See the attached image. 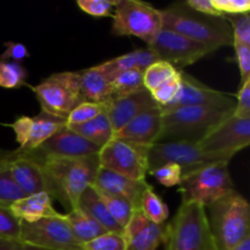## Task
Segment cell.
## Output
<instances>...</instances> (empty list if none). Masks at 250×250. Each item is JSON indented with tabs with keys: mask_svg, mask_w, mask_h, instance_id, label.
I'll return each instance as SVG.
<instances>
[{
	"mask_svg": "<svg viewBox=\"0 0 250 250\" xmlns=\"http://www.w3.org/2000/svg\"><path fill=\"white\" fill-rule=\"evenodd\" d=\"M39 160L45 176L46 193L68 211L77 208L81 194L93 185L100 167L98 155Z\"/></svg>",
	"mask_w": 250,
	"mask_h": 250,
	"instance_id": "obj_1",
	"label": "cell"
},
{
	"mask_svg": "<svg viewBox=\"0 0 250 250\" xmlns=\"http://www.w3.org/2000/svg\"><path fill=\"white\" fill-rule=\"evenodd\" d=\"M207 208L215 250H232L250 238V205L241 193L233 189Z\"/></svg>",
	"mask_w": 250,
	"mask_h": 250,
	"instance_id": "obj_2",
	"label": "cell"
},
{
	"mask_svg": "<svg viewBox=\"0 0 250 250\" xmlns=\"http://www.w3.org/2000/svg\"><path fill=\"white\" fill-rule=\"evenodd\" d=\"M163 28L171 29L192 41L220 49L233 45L232 29L226 19L212 17L193 11L185 2H175L161 10Z\"/></svg>",
	"mask_w": 250,
	"mask_h": 250,
	"instance_id": "obj_3",
	"label": "cell"
},
{
	"mask_svg": "<svg viewBox=\"0 0 250 250\" xmlns=\"http://www.w3.org/2000/svg\"><path fill=\"white\" fill-rule=\"evenodd\" d=\"M163 127L159 142H188L198 144L233 111L199 106L163 109ZM158 142V143H159Z\"/></svg>",
	"mask_w": 250,
	"mask_h": 250,
	"instance_id": "obj_4",
	"label": "cell"
},
{
	"mask_svg": "<svg viewBox=\"0 0 250 250\" xmlns=\"http://www.w3.org/2000/svg\"><path fill=\"white\" fill-rule=\"evenodd\" d=\"M165 250H215L207 209L199 204H181L167 224Z\"/></svg>",
	"mask_w": 250,
	"mask_h": 250,
	"instance_id": "obj_5",
	"label": "cell"
},
{
	"mask_svg": "<svg viewBox=\"0 0 250 250\" xmlns=\"http://www.w3.org/2000/svg\"><path fill=\"white\" fill-rule=\"evenodd\" d=\"M227 161L209 164L186 173L178 185L182 194L181 204H199L207 209L210 204L234 189Z\"/></svg>",
	"mask_w": 250,
	"mask_h": 250,
	"instance_id": "obj_6",
	"label": "cell"
},
{
	"mask_svg": "<svg viewBox=\"0 0 250 250\" xmlns=\"http://www.w3.org/2000/svg\"><path fill=\"white\" fill-rule=\"evenodd\" d=\"M114 36H133L151 45L163 29L161 10L138 0H116L112 14Z\"/></svg>",
	"mask_w": 250,
	"mask_h": 250,
	"instance_id": "obj_7",
	"label": "cell"
},
{
	"mask_svg": "<svg viewBox=\"0 0 250 250\" xmlns=\"http://www.w3.org/2000/svg\"><path fill=\"white\" fill-rule=\"evenodd\" d=\"M32 90L41 104V111L63 120L76 106L85 102L81 94L80 71L53 73L32 87Z\"/></svg>",
	"mask_w": 250,
	"mask_h": 250,
	"instance_id": "obj_8",
	"label": "cell"
},
{
	"mask_svg": "<svg viewBox=\"0 0 250 250\" xmlns=\"http://www.w3.org/2000/svg\"><path fill=\"white\" fill-rule=\"evenodd\" d=\"M232 159L226 155L207 153L198 144L188 142H159L150 146L148 154L149 172L164 164H176L186 173L220 161L229 163ZM148 172V173H149Z\"/></svg>",
	"mask_w": 250,
	"mask_h": 250,
	"instance_id": "obj_9",
	"label": "cell"
},
{
	"mask_svg": "<svg viewBox=\"0 0 250 250\" xmlns=\"http://www.w3.org/2000/svg\"><path fill=\"white\" fill-rule=\"evenodd\" d=\"M148 146L112 138L100 148L99 166L134 181H146L148 167Z\"/></svg>",
	"mask_w": 250,
	"mask_h": 250,
	"instance_id": "obj_10",
	"label": "cell"
},
{
	"mask_svg": "<svg viewBox=\"0 0 250 250\" xmlns=\"http://www.w3.org/2000/svg\"><path fill=\"white\" fill-rule=\"evenodd\" d=\"M20 243L41 250H83L65 220V214L33 224L22 222Z\"/></svg>",
	"mask_w": 250,
	"mask_h": 250,
	"instance_id": "obj_11",
	"label": "cell"
},
{
	"mask_svg": "<svg viewBox=\"0 0 250 250\" xmlns=\"http://www.w3.org/2000/svg\"><path fill=\"white\" fill-rule=\"evenodd\" d=\"M149 48L156 54L159 60L170 63L178 71L216 51V49L192 41L167 28L161 29Z\"/></svg>",
	"mask_w": 250,
	"mask_h": 250,
	"instance_id": "obj_12",
	"label": "cell"
},
{
	"mask_svg": "<svg viewBox=\"0 0 250 250\" xmlns=\"http://www.w3.org/2000/svg\"><path fill=\"white\" fill-rule=\"evenodd\" d=\"M250 144V117H237L233 114L212 129L198 143L207 153L233 158Z\"/></svg>",
	"mask_w": 250,
	"mask_h": 250,
	"instance_id": "obj_13",
	"label": "cell"
},
{
	"mask_svg": "<svg viewBox=\"0 0 250 250\" xmlns=\"http://www.w3.org/2000/svg\"><path fill=\"white\" fill-rule=\"evenodd\" d=\"M180 93L171 104L163 109H173L180 106H199L209 109L234 111L236 109V98L234 95L208 87L203 82L198 81L194 76L181 70ZM161 107V106H160Z\"/></svg>",
	"mask_w": 250,
	"mask_h": 250,
	"instance_id": "obj_14",
	"label": "cell"
},
{
	"mask_svg": "<svg viewBox=\"0 0 250 250\" xmlns=\"http://www.w3.org/2000/svg\"><path fill=\"white\" fill-rule=\"evenodd\" d=\"M6 161L15 182L26 195L46 193V181L42 163L33 151L6 150Z\"/></svg>",
	"mask_w": 250,
	"mask_h": 250,
	"instance_id": "obj_15",
	"label": "cell"
},
{
	"mask_svg": "<svg viewBox=\"0 0 250 250\" xmlns=\"http://www.w3.org/2000/svg\"><path fill=\"white\" fill-rule=\"evenodd\" d=\"M32 151L42 159H75L98 155L100 148L65 126Z\"/></svg>",
	"mask_w": 250,
	"mask_h": 250,
	"instance_id": "obj_16",
	"label": "cell"
},
{
	"mask_svg": "<svg viewBox=\"0 0 250 250\" xmlns=\"http://www.w3.org/2000/svg\"><path fill=\"white\" fill-rule=\"evenodd\" d=\"M166 229L167 224H154L142 214L141 210H134L124 229L127 250H158L159 246L165 242Z\"/></svg>",
	"mask_w": 250,
	"mask_h": 250,
	"instance_id": "obj_17",
	"label": "cell"
},
{
	"mask_svg": "<svg viewBox=\"0 0 250 250\" xmlns=\"http://www.w3.org/2000/svg\"><path fill=\"white\" fill-rule=\"evenodd\" d=\"M161 127H163V112L160 106H156L134 117L124 128L114 134V138L150 148L159 142Z\"/></svg>",
	"mask_w": 250,
	"mask_h": 250,
	"instance_id": "obj_18",
	"label": "cell"
},
{
	"mask_svg": "<svg viewBox=\"0 0 250 250\" xmlns=\"http://www.w3.org/2000/svg\"><path fill=\"white\" fill-rule=\"evenodd\" d=\"M159 106L146 88L125 97L115 98L107 104V116L114 128V134L142 112Z\"/></svg>",
	"mask_w": 250,
	"mask_h": 250,
	"instance_id": "obj_19",
	"label": "cell"
},
{
	"mask_svg": "<svg viewBox=\"0 0 250 250\" xmlns=\"http://www.w3.org/2000/svg\"><path fill=\"white\" fill-rule=\"evenodd\" d=\"M92 186L100 192L127 200L129 204L133 205L134 209H138L142 194L146 188L150 187L146 181L131 180L103 167L98 170Z\"/></svg>",
	"mask_w": 250,
	"mask_h": 250,
	"instance_id": "obj_20",
	"label": "cell"
},
{
	"mask_svg": "<svg viewBox=\"0 0 250 250\" xmlns=\"http://www.w3.org/2000/svg\"><path fill=\"white\" fill-rule=\"evenodd\" d=\"M80 84L85 102L109 104L112 100L111 77L102 65L81 70Z\"/></svg>",
	"mask_w": 250,
	"mask_h": 250,
	"instance_id": "obj_21",
	"label": "cell"
},
{
	"mask_svg": "<svg viewBox=\"0 0 250 250\" xmlns=\"http://www.w3.org/2000/svg\"><path fill=\"white\" fill-rule=\"evenodd\" d=\"M12 214L22 222L33 224L46 217H60L63 214L53 207V199L45 192L26 195L10 207Z\"/></svg>",
	"mask_w": 250,
	"mask_h": 250,
	"instance_id": "obj_22",
	"label": "cell"
},
{
	"mask_svg": "<svg viewBox=\"0 0 250 250\" xmlns=\"http://www.w3.org/2000/svg\"><path fill=\"white\" fill-rule=\"evenodd\" d=\"M77 208H80L81 210L87 212L90 217H93L107 232H114V233L120 234L124 233V229L110 215L106 205L103 202L99 193L97 192V189L93 186H89L81 194L77 203Z\"/></svg>",
	"mask_w": 250,
	"mask_h": 250,
	"instance_id": "obj_23",
	"label": "cell"
},
{
	"mask_svg": "<svg viewBox=\"0 0 250 250\" xmlns=\"http://www.w3.org/2000/svg\"><path fill=\"white\" fill-rule=\"evenodd\" d=\"M156 61H159L156 54L149 46H146V48L136 49V50L124 54V55H120L111 60L105 61L100 65L112 78L115 75L126 70H139L144 72L149 66L153 65Z\"/></svg>",
	"mask_w": 250,
	"mask_h": 250,
	"instance_id": "obj_24",
	"label": "cell"
},
{
	"mask_svg": "<svg viewBox=\"0 0 250 250\" xmlns=\"http://www.w3.org/2000/svg\"><path fill=\"white\" fill-rule=\"evenodd\" d=\"M65 126L66 120L41 111L37 116L32 117L31 134H29L27 144L21 150H36L38 146H41L44 142L48 141L51 136H54L56 132L60 131Z\"/></svg>",
	"mask_w": 250,
	"mask_h": 250,
	"instance_id": "obj_25",
	"label": "cell"
},
{
	"mask_svg": "<svg viewBox=\"0 0 250 250\" xmlns=\"http://www.w3.org/2000/svg\"><path fill=\"white\" fill-rule=\"evenodd\" d=\"M65 220L67 221L73 236L81 244L87 243L107 232L104 227L100 226L93 217H90L80 208H76L65 214Z\"/></svg>",
	"mask_w": 250,
	"mask_h": 250,
	"instance_id": "obj_26",
	"label": "cell"
},
{
	"mask_svg": "<svg viewBox=\"0 0 250 250\" xmlns=\"http://www.w3.org/2000/svg\"><path fill=\"white\" fill-rule=\"evenodd\" d=\"M67 127L99 148H103L107 142L114 138V128L107 112H104L84 124Z\"/></svg>",
	"mask_w": 250,
	"mask_h": 250,
	"instance_id": "obj_27",
	"label": "cell"
},
{
	"mask_svg": "<svg viewBox=\"0 0 250 250\" xmlns=\"http://www.w3.org/2000/svg\"><path fill=\"white\" fill-rule=\"evenodd\" d=\"M26 197L10 173L6 161V150L0 149V207L9 208L16 200Z\"/></svg>",
	"mask_w": 250,
	"mask_h": 250,
	"instance_id": "obj_28",
	"label": "cell"
},
{
	"mask_svg": "<svg viewBox=\"0 0 250 250\" xmlns=\"http://www.w3.org/2000/svg\"><path fill=\"white\" fill-rule=\"evenodd\" d=\"M138 209L149 221L158 225L165 224L166 220L168 219V215H170L167 205L154 192L151 186L146 188L142 194Z\"/></svg>",
	"mask_w": 250,
	"mask_h": 250,
	"instance_id": "obj_29",
	"label": "cell"
},
{
	"mask_svg": "<svg viewBox=\"0 0 250 250\" xmlns=\"http://www.w3.org/2000/svg\"><path fill=\"white\" fill-rule=\"evenodd\" d=\"M112 99L125 97L131 93L144 88L143 85V71L126 70L117 73L111 78Z\"/></svg>",
	"mask_w": 250,
	"mask_h": 250,
	"instance_id": "obj_30",
	"label": "cell"
},
{
	"mask_svg": "<svg viewBox=\"0 0 250 250\" xmlns=\"http://www.w3.org/2000/svg\"><path fill=\"white\" fill-rule=\"evenodd\" d=\"M27 70L22 63L14 61H0V87L5 89H19L26 84Z\"/></svg>",
	"mask_w": 250,
	"mask_h": 250,
	"instance_id": "obj_31",
	"label": "cell"
},
{
	"mask_svg": "<svg viewBox=\"0 0 250 250\" xmlns=\"http://www.w3.org/2000/svg\"><path fill=\"white\" fill-rule=\"evenodd\" d=\"M97 192L99 193L100 198H102L103 202L106 205L110 215L114 217L115 221H116L122 229H125V227L127 226V224L129 222V220H131L134 210L137 209H134L133 205L129 204L127 200L122 199V198L115 197V195L107 194V193L104 192H100V190L98 189Z\"/></svg>",
	"mask_w": 250,
	"mask_h": 250,
	"instance_id": "obj_32",
	"label": "cell"
},
{
	"mask_svg": "<svg viewBox=\"0 0 250 250\" xmlns=\"http://www.w3.org/2000/svg\"><path fill=\"white\" fill-rule=\"evenodd\" d=\"M178 72L177 68L173 67L170 63L165 62V61H156L153 65L149 66L146 71L143 72V85L146 89L149 92L159 85L163 84L165 81L175 76Z\"/></svg>",
	"mask_w": 250,
	"mask_h": 250,
	"instance_id": "obj_33",
	"label": "cell"
},
{
	"mask_svg": "<svg viewBox=\"0 0 250 250\" xmlns=\"http://www.w3.org/2000/svg\"><path fill=\"white\" fill-rule=\"evenodd\" d=\"M107 111V104H98V103L83 102L76 106L68 114L66 119V126H75V125L84 124L95 119L99 115Z\"/></svg>",
	"mask_w": 250,
	"mask_h": 250,
	"instance_id": "obj_34",
	"label": "cell"
},
{
	"mask_svg": "<svg viewBox=\"0 0 250 250\" xmlns=\"http://www.w3.org/2000/svg\"><path fill=\"white\" fill-rule=\"evenodd\" d=\"M181 84H182V81H181L180 70L175 76H172L167 81H165L163 84H160L155 89L150 90L151 98L155 100V103L159 106H167L168 104H171L175 100V98L180 93Z\"/></svg>",
	"mask_w": 250,
	"mask_h": 250,
	"instance_id": "obj_35",
	"label": "cell"
},
{
	"mask_svg": "<svg viewBox=\"0 0 250 250\" xmlns=\"http://www.w3.org/2000/svg\"><path fill=\"white\" fill-rule=\"evenodd\" d=\"M83 250H127V241L124 233L106 232L87 243L82 244Z\"/></svg>",
	"mask_w": 250,
	"mask_h": 250,
	"instance_id": "obj_36",
	"label": "cell"
},
{
	"mask_svg": "<svg viewBox=\"0 0 250 250\" xmlns=\"http://www.w3.org/2000/svg\"><path fill=\"white\" fill-rule=\"evenodd\" d=\"M22 221L17 219L9 208L0 207V239L20 242Z\"/></svg>",
	"mask_w": 250,
	"mask_h": 250,
	"instance_id": "obj_37",
	"label": "cell"
},
{
	"mask_svg": "<svg viewBox=\"0 0 250 250\" xmlns=\"http://www.w3.org/2000/svg\"><path fill=\"white\" fill-rule=\"evenodd\" d=\"M232 29L233 44L250 46V12L225 17Z\"/></svg>",
	"mask_w": 250,
	"mask_h": 250,
	"instance_id": "obj_38",
	"label": "cell"
},
{
	"mask_svg": "<svg viewBox=\"0 0 250 250\" xmlns=\"http://www.w3.org/2000/svg\"><path fill=\"white\" fill-rule=\"evenodd\" d=\"M149 173L160 185L165 186L167 188L178 186L181 183V180H182V170L176 164H164V165L151 170Z\"/></svg>",
	"mask_w": 250,
	"mask_h": 250,
	"instance_id": "obj_39",
	"label": "cell"
},
{
	"mask_svg": "<svg viewBox=\"0 0 250 250\" xmlns=\"http://www.w3.org/2000/svg\"><path fill=\"white\" fill-rule=\"evenodd\" d=\"M116 0H77V6L93 17H110L114 14Z\"/></svg>",
	"mask_w": 250,
	"mask_h": 250,
	"instance_id": "obj_40",
	"label": "cell"
},
{
	"mask_svg": "<svg viewBox=\"0 0 250 250\" xmlns=\"http://www.w3.org/2000/svg\"><path fill=\"white\" fill-rule=\"evenodd\" d=\"M212 5L225 15H242L250 12V1L249 0H211Z\"/></svg>",
	"mask_w": 250,
	"mask_h": 250,
	"instance_id": "obj_41",
	"label": "cell"
},
{
	"mask_svg": "<svg viewBox=\"0 0 250 250\" xmlns=\"http://www.w3.org/2000/svg\"><path fill=\"white\" fill-rule=\"evenodd\" d=\"M236 98V109L233 115L237 117H250V80L244 81L239 85Z\"/></svg>",
	"mask_w": 250,
	"mask_h": 250,
	"instance_id": "obj_42",
	"label": "cell"
},
{
	"mask_svg": "<svg viewBox=\"0 0 250 250\" xmlns=\"http://www.w3.org/2000/svg\"><path fill=\"white\" fill-rule=\"evenodd\" d=\"M5 50L4 53L0 55V61H14V62L21 63L22 61L28 59L31 56L28 49L26 45L22 43H17V42L9 41L4 43Z\"/></svg>",
	"mask_w": 250,
	"mask_h": 250,
	"instance_id": "obj_43",
	"label": "cell"
},
{
	"mask_svg": "<svg viewBox=\"0 0 250 250\" xmlns=\"http://www.w3.org/2000/svg\"><path fill=\"white\" fill-rule=\"evenodd\" d=\"M10 127L12 128V131L15 132V136H16L17 143L20 144L19 149H23L24 146L27 144L29 138V134H31V127H32V117L29 116H20L19 119L15 120Z\"/></svg>",
	"mask_w": 250,
	"mask_h": 250,
	"instance_id": "obj_44",
	"label": "cell"
},
{
	"mask_svg": "<svg viewBox=\"0 0 250 250\" xmlns=\"http://www.w3.org/2000/svg\"><path fill=\"white\" fill-rule=\"evenodd\" d=\"M236 51V61L241 73V83L250 80V46L242 44L232 45Z\"/></svg>",
	"mask_w": 250,
	"mask_h": 250,
	"instance_id": "obj_45",
	"label": "cell"
},
{
	"mask_svg": "<svg viewBox=\"0 0 250 250\" xmlns=\"http://www.w3.org/2000/svg\"><path fill=\"white\" fill-rule=\"evenodd\" d=\"M185 4L187 5L189 9H192L193 11L199 12L202 15H207V16H212V17H222L225 19V15H222L216 7L212 5L211 0H188L185 1Z\"/></svg>",
	"mask_w": 250,
	"mask_h": 250,
	"instance_id": "obj_46",
	"label": "cell"
},
{
	"mask_svg": "<svg viewBox=\"0 0 250 250\" xmlns=\"http://www.w3.org/2000/svg\"><path fill=\"white\" fill-rule=\"evenodd\" d=\"M20 244H21L20 242L0 239V250H14V249H16Z\"/></svg>",
	"mask_w": 250,
	"mask_h": 250,
	"instance_id": "obj_47",
	"label": "cell"
},
{
	"mask_svg": "<svg viewBox=\"0 0 250 250\" xmlns=\"http://www.w3.org/2000/svg\"><path fill=\"white\" fill-rule=\"evenodd\" d=\"M232 250H250V238H247L246 241L242 242L241 244L233 248Z\"/></svg>",
	"mask_w": 250,
	"mask_h": 250,
	"instance_id": "obj_48",
	"label": "cell"
},
{
	"mask_svg": "<svg viewBox=\"0 0 250 250\" xmlns=\"http://www.w3.org/2000/svg\"><path fill=\"white\" fill-rule=\"evenodd\" d=\"M14 250H41V249H38V248H34V247H29V246H26V244H20L19 247H17L16 249H14Z\"/></svg>",
	"mask_w": 250,
	"mask_h": 250,
	"instance_id": "obj_49",
	"label": "cell"
}]
</instances>
